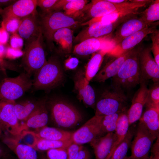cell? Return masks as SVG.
Listing matches in <instances>:
<instances>
[{
  "label": "cell",
  "mask_w": 159,
  "mask_h": 159,
  "mask_svg": "<svg viewBox=\"0 0 159 159\" xmlns=\"http://www.w3.org/2000/svg\"><path fill=\"white\" fill-rule=\"evenodd\" d=\"M46 104L51 120L60 128H73L83 120L80 111L72 105L64 100L52 98L47 100Z\"/></svg>",
  "instance_id": "1"
},
{
  "label": "cell",
  "mask_w": 159,
  "mask_h": 159,
  "mask_svg": "<svg viewBox=\"0 0 159 159\" xmlns=\"http://www.w3.org/2000/svg\"><path fill=\"white\" fill-rule=\"evenodd\" d=\"M139 49H132L118 72L112 77V86L122 90L128 89L143 81L139 64Z\"/></svg>",
  "instance_id": "2"
},
{
  "label": "cell",
  "mask_w": 159,
  "mask_h": 159,
  "mask_svg": "<svg viewBox=\"0 0 159 159\" xmlns=\"http://www.w3.org/2000/svg\"><path fill=\"white\" fill-rule=\"evenodd\" d=\"M34 74L32 86L36 90L52 89L61 83L64 77L61 64L54 57L47 61Z\"/></svg>",
  "instance_id": "3"
},
{
  "label": "cell",
  "mask_w": 159,
  "mask_h": 159,
  "mask_svg": "<svg viewBox=\"0 0 159 159\" xmlns=\"http://www.w3.org/2000/svg\"><path fill=\"white\" fill-rule=\"evenodd\" d=\"M127 100L123 90L112 86L103 92L96 104L95 115L104 116L126 110Z\"/></svg>",
  "instance_id": "4"
},
{
  "label": "cell",
  "mask_w": 159,
  "mask_h": 159,
  "mask_svg": "<svg viewBox=\"0 0 159 159\" xmlns=\"http://www.w3.org/2000/svg\"><path fill=\"white\" fill-rule=\"evenodd\" d=\"M26 72L14 77L5 78L0 84V101H15L23 96L33 85V80Z\"/></svg>",
  "instance_id": "5"
},
{
  "label": "cell",
  "mask_w": 159,
  "mask_h": 159,
  "mask_svg": "<svg viewBox=\"0 0 159 159\" xmlns=\"http://www.w3.org/2000/svg\"><path fill=\"white\" fill-rule=\"evenodd\" d=\"M43 34L41 29L36 37L29 42L22 58V65L30 76L36 73L47 60L43 45Z\"/></svg>",
  "instance_id": "6"
},
{
  "label": "cell",
  "mask_w": 159,
  "mask_h": 159,
  "mask_svg": "<svg viewBox=\"0 0 159 159\" xmlns=\"http://www.w3.org/2000/svg\"><path fill=\"white\" fill-rule=\"evenodd\" d=\"M39 23L43 34L48 40L51 41L53 34L58 30L74 28L80 22L59 11L44 13Z\"/></svg>",
  "instance_id": "7"
},
{
  "label": "cell",
  "mask_w": 159,
  "mask_h": 159,
  "mask_svg": "<svg viewBox=\"0 0 159 159\" xmlns=\"http://www.w3.org/2000/svg\"><path fill=\"white\" fill-rule=\"evenodd\" d=\"M140 6L139 3L131 0H128L123 3L116 4L110 2L107 0H93L87 5L81 17H84L83 19L89 20L125 9L139 8Z\"/></svg>",
  "instance_id": "8"
},
{
  "label": "cell",
  "mask_w": 159,
  "mask_h": 159,
  "mask_svg": "<svg viewBox=\"0 0 159 159\" xmlns=\"http://www.w3.org/2000/svg\"><path fill=\"white\" fill-rule=\"evenodd\" d=\"M135 137L132 141L131 155L128 159H149V153L154 141L157 138L151 134L145 126L139 122Z\"/></svg>",
  "instance_id": "9"
},
{
  "label": "cell",
  "mask_w": 159,
  "mask_h": 159,
  "mask_svg": "<svg viewBox=\"0 0 159 159\" xmlns=\"http://www.w3.org/2000/svg\"><path fill=\"white\" fill-rule=\"evenodd\" d=\"M159 21L153 23L137 32L126 37L108 49L107 54L114 57H119L131 50L148 35L157 29Z\"/></svg>",
  "instance_id": "10"
},
{
  "label": "cell",
  "mask_w": 159,
  "mask_h": 159,
  "mask_svg": "<svg viewBox=\"0 0 159 159\" xmlns=\"http://www.w3.org/2000/svg\"><path fill=\"white\" fill-rule=\"evenodd\" d=\"M102 116L95 115L72 132L71 138L72 143L82 145L105 135L101 125Z\"/></svg>",
  "instance_id": "11"
},
{
  "label": "cell",
  "mask_w": 159,
  "mask_h": 159,
  "mask_svg": "<svg viewBox=\"0 0 159 159\" xmlns=\"http://www.w3.org/2000/svg\"><path fill=\"white\" fill-rule=\"evenodd\" d=\"M37 0H16L10 6L0 9L2 23L16 18L20 19L31 14H37Z\"/></svg>",
  "instance_id": "12"
},
{
  "label": "cell",
  "mask_w": 159,
  "mask_h": 159,
  "mask_svg": "<svg viewBox=\"0 0 159 159\" xmlns=\"http://www.w3.org/2000/svg\"><path fill=\"white\" fill-rule=\"evenodd\" d=\"M128 17L126 16L108 24L100 22L94 23L80 32L75 37L74 42L78 44L87 39L102 38L110 35L117 27Z\"/></svg>",
  "instance_id": "13"
},
{
  "label": "cell",
  "mask_w": 159,
  "mask_h": 159,
  "mask_svg": "<svg viewBox=\"0 0 159 159\" xmlns=\"http://www.w3.org/2000/svg\"><path fill=\"white\" fill-rule=\"evenodd\" d=\"M148 26L140 17H138L134 15L131 16L117 27L113 36L111 37L109 42V46L111 48L124 38Z\"/></svg>",
  "instance_id": "14"
},
{
  "label": "cell",
  "mask_w": 159,
  "mask_h": 159,
  "mask_svg": "<svg viewBox=\"0 0 159 159\" xmlns=\"http://www.w3.org/2000/svg\"><path fill=\"white\" fill-rule=\"evenodd\" d=\"M139 61L143 81L152 80L154 83L159 82V65L152 56L150 48L139 49Z\"/></svg>",
  "instance_id": "15"
},
{
  "label": "cell",
  "mask_w": 159,
  "mask_h": 159,
  "mask_svg": "<svg viewBox=\"0 0 159 159\" xmlns=\"http://www.w3.org/2000/svg\"><path fill=\"white\" fill-rule=\"evenodd\" d=\"M15 101H0V117L2 128L12 135L17 137L21 133V124L16 114Z\"/></svg>",
  "instance_id": "16"
},
{
  "label": "cell",
  "mask_w": 159,
  "mask_h": 159,
  "mask_svg": "<svg viewBox=\"0 0 159 159\" xmlns=\"http://www.w3.org/2000/svg\"><path fill=\"white\" fill-rule=\"evenodd\" d=\"M146 82L143 81L140 84V87L135 94L131 105L127 111L130 125L139 120L142 114L149 91Z\"/></svg>",
  "instance_id": "17"
},
{
  "label": "cell",
  "mask_w": 159,
  "mask_h": 159,
  "mask_svg": "<svg viewBox=\"0 0 159 159\" xmlns=\"http://www.w3.org/2000/svg\"><path fill=\"white\" fill-rule=\"evenodd\" d=\"M46 101V99L39 100L36 109L24 122L21 124V133L29 128L35 129L37 131L46 126L48 121V112Z\"/></svg>",
  "instance_id": "18"
},
{
  "label": "cell",
  "mask_w": 159,
  "mask_h": 159,
  "mask_svg": "<svg viewBox=\"0 0 159 159\" xmlns=\"http://www.w3.org/2000/svg\"><path fill=\"white\" fill-rule=\"evenodd\" d=\"M74 87L77 97L87 106L95 107V95L94 90L87 80L85 73L79 71L76 74L74 79Z\"/></svg>",
  "instance_id": "19"
},
{
  "label": "cell",
  "mask_w": 159,
  "mask_h": 159,
  "mask_svg": "<svg viewBox=\"0 0 159 159\" xmlns=\"http://www.w3.org/2000/svg\"><path fill=\"white\" fill-rule=\"evenodd\" d=\"M132 49L120 56L115 57L108 62L93 78L94 80L99 82H104L109 78L116 74L122 64L130 54Z\"/></svg>",
  "instance_id": "20"
},
{
  "label": "cell",
  "mask_w": 159,
  "mask_h": 159,
  "mask_svg": "<svg viewBox=\"0 0 159 159\" xmlns=\"http://www.w3.org/2000/svg\"><path fill=\"white\" fill-rule=\"evenodd\" d=\"M37 14H31L21 19L17 32L23 39L31 40L38 35L41 29Z\"/></svg>",
  "instance_id": "21"
},
{
  "label": "cell",
  "mask_w": 159,
  "mask_h": 159,
  "mask_svg": "<svg viewBox=\"0 0 159 159\" xmlns=\"http://www.w3.org/2000/svg\"><path fill=\"white\" fill-rule=\"evenodd\" d=\"M110 36L85 40L75 46L73 53L80 56H86L92 54L105 46L111 38Z\"/></svg>",
  "instance_id": "22"
},
{
  "label": "cell",
  "mask_w": 159,
  "mask_h": 159,
  "mask_svg": "<svg viewBox=\"0 0 159 159\" xmlns=\"http://www.w3.org/2000/svg\"><path fill=\"white\" fill-rule=\"evenodd\" d=\"M114 132L106 134L96 138L90 143L93 149L96 159H106L114 143Z\"/></svg>",
  "instance_id": "23"
},
{
  "label": "cell",
  "mask_w": 159,
  "mask_h": 159,
  "mask_svg": "<svg viewBox=\"0 0 159 159\" xmlns=\"http://www.w3.org/2000/svg\"><path fill=\"white\" fill-rule=\"evenodd\" d=\"M2 141L19 159H38L37 150L32 147L20 143L15 139L6 136L3 138Z\"/></svg>",
  "instance_id": "24"
},
{
  "label": "cell",
  "mask_w": 159,
  "mask_h": 159,
  "mask_svg": "<svg viewBox=\"0 0 159 159\" xmlns=\"http://www.w3.org/2000/svg\"><path fill=\"white\" fill-rule=\"evenodd\" d=\"M139 119L150 132L157 137L159 136V108L146 107Z\"/></svg>",
  "instance_id": "25"
},
{
  "label": "cell",
  "mask_w": 159,
  "mask_h": 159,
  "mask_svg": "<svg viewBox=\"0 0 159 159\" xmlns=\"http://www.w3.org/2000/svg\"><path fill=\"white\" fill-rule=\"evenodd\" d=\"M108 50L105 46L92 55L85 67V78L88 82L92 79L97 74L103 61L104 57Z\"/></svg>",
  "instance_id": "26"
},
{
  "label": "cell",
  "mask_w": 159,
  "mask_h": 159,
  "mask_svg": "<svg viewBox=\"0 0 159 159\" xmlns=\"http://www.w3.org/2000/svg\"><path fill=\"white\" fill-rule=\"evenodd\" d=\"M127 110L124 111L120 116L114 132V139L110 153L106 159H109L113 152L123 141L129 129L130 126L127 115Z\"/></svg>",
  "instance_id": "27"
},
{
  "label": "cell",
  "mask_w": 159,
  "mask_h": 159,
  "mask_svg": "<svg viewBox=\"0 0 159 159\" xmlns=\"http://www.w3.org/2000/svg\"><path fill=\"white\" fill-rule=\"evenodd\" d=\"M34 132L39 138L57 141L71 140L72 133L60 128L47 126Z\"/></svg>",
  "instance_id": "28"
},
{
  "label": "cell",
  "mask_w": 159,
  "mask_h": 159,
  "mask_svg": "<svg viewBox=\"0 0 159 159\" xmlns=\"http://www.w3.org/2000/svg\"><path fill=\"white\" fill-rule=\"evenodd\" d=\"M138 8H128L115 12L106 15L92 19L85 22L82 23V26L88 25L97 22H100L104 24H108L113 23L125 17L140 14L137 11Z\"/></svg>",
  "instance_id": "29"
},
{
  "label": "cell",
  "mask_w": 159,
  "mask_h": 159,
  "mask_svg": "<svg viewBox=\"0 0 159 159\" xmlns=\"http://www.w3.org/2000/svg\"><path fill=\"white\" fill-rule=\"evenodd\" d=\"M73 40V32L70 28L60 29L53 34L52 40L59 45L64 52L68 53L71 52Z\"/></svg>",
  "instance_id": "30"
},
{
  "label": "cell",
  "mask_w": 159,
  "mask_h": 159,
  "mask_svg": "<svg viewBox=\"0 0 159 159\" xmlns=\"http://www.w3.org/2000/svg\"><path fill=\"white\" fill-rule=\"evenodd\" d=\"M37 101H26L19 103L15 102V112L19 120L24 121L35 110L39 104Z\"/></svg>",
  "instance_id": "31"
},
{
  "label": "cell",
  "mask_w": 159,
  "mask_h": 159,
  "mask_svg": "<svg viewBox=\"0 0 159 159\" xmlns=\"http://www.w3.org/2000/svg\"><path fill=\"white\" fill-rule=\"evenodd\" d=\"M135 132L133 128L129 129L123 140L115 150L109 159H126Z\"/></svg>",
  "instance_id": "32"
},
{
  "label": "cell",
  "mask_w": 159,
  "mask_h": 159,
  "mask_svg": "<svg viewBox=\"0 0 159 159\" xmlns=\"http://www.w3.org/2000/svg\"><path fill=\"white\" fill-rule=\"evenodd\" d=\"M88 2L86 0H71L63 8L64 13L74 19L81 18Z\"/></svg>",
  "instance_id": "33"
},
{
  "label": "cell",
  "mask_w": 159,
  "mask_h": 159,
  "mask_svg": "<svg viewBox=\"0 0 159 159\" xmlns=\"http://www.w3.org/2000/svg\"><path fill=\"white\" fill-rule=\"evenodd\" d=\"M148 8L141 13L140 18L148 25L159 20V0H152Z\"/></svg>",
  "instance_id": "34"
},
{
  "label": "cell",
  "mask_w": 159,
  "mask_h": 159,
  "mask_svg": "<svg viewBox=\"0 0 159 159\" xmlns=\"http://www.w3.org/2000/svg\"><path fill=\"white\" fill-rule=\"evenodd\" d=\"M72 143L71 140L57 141L39 138L34 148L36 150L42 151L58 148H67Z\"/></svg>",
  "instance_id": "35"
},
{
  "label": "cell",
  "mask_w": 159,
  "mask_h": 159,
  "mask_svg": "<svg viewBox=\"0 0 159 159\" xmlns=\"http://www.w3.org/2000/svg\"><path fill=\"white\" fill-rule=\"evenodd\" d=\"M126 110L102 116L101 125L102 130L105 134L115 132L120 116Z\"/></svg>",
  "instance_id": "36"
},
{
  "label": "cell",
  "mask_w": 159,
  "mask_h": 159,
  "mask_svg": "<svg viewBox=\"0 0 159 159\" xmlns=\"http://www.w3.org/2000/svg\"><path fill=\"white\" fill-rule=\"evenodd\" d=\"M34 132L29 130H24L17 137V141H21L22 143L34 148L39 139Z\"/></svg>",
  "instance_id": "37"
},
{
  "label": "cell",
  "mask_w": 159,
  "mask_h": 159,
  "mask_svg": "<svg viewBox=\"0 0 159 159\" xmlns=\"http://www.w3.org/2000/svg\"><path fill=\"white\" fill-rule=\"evenodd\" d=\"M154 84L149 89L146 102V107H153L159 108V82Z\"/></svg>",
  "instance_id": "38"
},
{
  "label": "cell",
  "mask_w": 159,
  "mask_h": 159,
  "mask_svg": "<svg viewBox=\"0 0 159 159\" xmlns=\"http://www.w3.org/2000/svg\"><path fill=\"white\" fill-rule=\"evenodd\" d=\"M150 34L152 41L151 51L153 54L155 61L159 65V30L157 29Z\"/></svg>",
  "instance_id": "39"
},
{
  "label": "cell",
  "mask_w": 159,
  "mask_h": 159,
  "mask_svg": "<svg viewBox=\"0 0 159 159\" xmlns=\"http://www.w3.org/2000/svg\"><path fill=\"white\" fill-rule=\"evenodd\" d=\"M47 151V159H68L67 148L52 149Z\"/></svg>",
  "instance_id": "40"
},
{
  "label": "cell",
  "mask_w": 159,
  "mask_h": 159,
  "mask_svg": "<svg viewBox=\"0 0 159 159\" xmlns=\"http://www.w3.org/2000/svg\"><path fill=\"white\" fill-rule=\"evenodd\" d=\"M20 19L14 18L10 19L5 23H1L4 26L6 30L12 34L16 33L19 27Z\"/></svg>",
  "instance_id": "41"
},
{
  "label": "cell",
  "mask_w": 159,
  "mask_h": 159,
  "mask_svg": "<svg viewBox=\"0 0 159 159\" xmlns=\"http://www.w3.org/2000/svg\"><path fill=\"white\" fill-rule=\"evenodd\" d=\"M58 0H37V6L39 7L44 13L49 12Z\"/></svg>",
  "instance_id": "42"
},
{
  "label": "cell",
  "mask_w": 159,
  "mask_h": 159,
  "mask_svg": "<svg viewBox=\"0 0 159 159\" xmlns=\"http://www.w3.org/2000/svg\"><path fill=\"white\" fill-rule=\"evenodd\" d=\"M10 47L15 49H21L23 45V39L16 33L14 34L10 38Z\"/></svg>",
  "instance_id": "43"
},
{
  "label": "cell",
  "mask_w": 159,
  "mask_h": 159,
  "mask_svg": "<svg viewBox=\"0 0 159 159\" xmlns=\"http://www.w3.org/2000/svg\"><path fill=\"white\" fill-rule=\"evenodd\" d=\"M82 146L72 143L67 148L68 159H77Z\"/></svg>",
  "instance_id": "44"
},
{
  "label": "cell",
  "mask_w": 159,
  "mask_h": 159,
  "mask_svg": "<svg viewBox=\"0 0 159 159\" xmlns=\"http://www.w3.org/2000/svg\"><path fill=\"white\" fill-rule=\"evenodd\" d=\"M6 70L17 72L19 69L18 65L14 63L0 58V71Z\"/></svg>",
  "instance_id": "45"
},
{
  "label": "cell",
  "mask_w": 159,
  "mask_h": 159,
  "mask_svg": "<svg viewBox=\"0 0 159 159\" xmlns=\"http://www.w3.org/2000/svg\"><path fill=\"white\" fill-rule=\"evenodd\" d=\"M79 62V60L77 58L70 57L66 60L64 65L67 69L73 70L77 67Z\"/></svg>",
  "instance_id": "46"
},
{
  "label": "cell",
  "mask_w": 159,
  "mask_h": 159,
  "mask_svg": "<svg viewBox=\"0 0 159 159\" xmlns=\"http://www.w3.org/2000/svg\"><path fill=\"white\" fill-rule=\"evenodd\" d=\"M23 54L21 49H14L11 47L6 48L5 57L13 59L18 57Z\"/></svg>",
  "instance_id": "47"
},
{
  "label": "cell",
  "mask_w": 159,
  "mask_h": 159,
  "mask_svg": "<svg viewBox=\"0 0 159 159\" xmlns=\"http://www.w3.org/2000/svg\"><path fill=\"white\" fill-rule=\"evenodd\" d=\"M151 150V154L149 159H159V136L153 145Z\"/></svg>",
  "instance_id": "48"
},
{
  "label": "cell",
  "mask_w": 159,
  "mask_h": 159,
  "mask_svg": "<svg viewBox=\"0 0 159 159\" xmlns=\"http://www.w3.org/2000/svg\"><path fill=\"white\" fill-rule=\"evenodd\" d=\"M1 25V27L0 28V43L5 45L8 41L9 34L4 25L2 24Z\"/></svg>",
  "instance_id": "49"
},
{
  "label": "cell",
  "mask_w": 159,
  "mask_h": 159,
  "mask_svg": "<svg viewBox=\"0 0 159 159\" xmlns=\"http://www.w3.org/2000/svg\"><path fill=\"white\" fill-rule=\"evenodd\" d=\"M91 154L89 150L82 146L77 159H91Z\"/></svg>",
  "instance_id": "50"
},
{
  "label": "cell",
  "mask_w": 159,
  "mask_h": 159,
  "mask_svg": "<svg viewBox=\"0 0 159 159\" xmlns=\"http://www.w3.org/2000/svg\"><path fill=\"white\" fill-rule=\"evenodd\" d=\"M71 0H58L50 11H59L63 9L64 6Z\"/></svg>",
  "instance_id": "51"
},
{
  "label": "cell",
  "mask_w": 159,
  "mask_h": 159,
  "mask_svg": "<svg viewBox=\"0 0 159 159\" xmlns=\"http://www.w3.org/2000/svg\"><path fill=\"white\" fill-rule=\"evenodd\" d=\"M11 156L7 151L0 146V159H12Z\"/></svg>",
  "instance_id": "52"
},
{
  "label": "cell",
  "mask_w": 159,
  "mask_h": 159,
  "mask_svg": "<svg viewBox=\"0 0 159 159\" xmlns=\"http://www.w3.org/2000/svg\"><path fill=\"white\" fill-rule=\"evenodd\" d=\"M16 0H0V8L4 7H6L13 3Z\"/></svg>",
  "instance_id": "53"
},
{
  "label": "cell",
  "mask_w": 159,
  "mask_h": 159,
  "mask_svg": "<svg viewBox=\"0 0 159 159\" xmlns=\"http://www.w3.org/2000/svg\"><path fill=\"white\" fill-rule=\"evenodd\" d=\"M6 48L4 45L0 43V58L3 59L5 57Z\"/></svg>",
  "instance_id": "54"
},
{
  "label": "cell",
  "mask_w": 159,
  "mask_h": 159,
  "mask_svg": "<svg viewBox=\"0 0 159 159\" xmlns=\"http://www.w3.org/2000/svg\"><path fill=\"white\" fill-rule=\"evenodd\" d=\"M7 77L6 71H0V84L5 78Z\"/></svg>",
  "instance_id": "55"
},
{
  "label": "cell",
  "mask_w": 159,
  "mask_h": 159,
  "mask_svg": "<svg viewBox=\"0 0 159 159\" xmlns=\"http://www.w3.org/2000/svg\"><path fill=\"white\" fill-rule=\"evenodd\" d=\"M107 1L116 4H120L124 3L128 1L127 0H107Z\"/></svg>",
  "instance_id": "56"
},
{
  "label": "cell",
  "mask_w": 159,
  "mask_h": 159,
  "mask_svg": "<svg viewBox=\"0 0 159 159\" xmlns=\"http://www.w3.org/2000/svg\"><path fill=\"white\" fill-rule=\"evenodd\" d=\"M39 159H47L46 155L43 153H41L39 155Z\"/></svg>",
  "instance_id": "57"
},
{
  "label": "cell",
  "mask_w": 159,
  "mask_h": 159,
  "mask_svg": "<svg viewBox=\"0 0 159 159\" xmlns=\"http://www.w3.org/2000/svg\"><path fill=\"white\" fill-rule=\"evenodd\" d=\"M0 128L1 129L2 128V126L1 121V117H0Z\"/></svg>",
  "instance_id": "58"
},
{
  "label": "cell",
  "mask_w": 159,
  "mask_h": 159,
  "mask_svg": "<svg viewBox=\"0 0 159 159\" xmlns=\"http://www.w3.org/2000/svg\"><path fill=\"white\" fill-rule=\"evenodd\" d=\"M1 133V129L0 128V135Z\"/></svg>",
  "instance_id": "59"
},
{
  "label": "cell",
  "mask_w": 159,
  "mask_h": 159,
  "mask_svg": "<svg viewBox=\"0 0 159 159\" xmlns=\"http://www.w3.org/2000/svg\"><path fill=\"white\" fill-rule=\"evenodd\" d=\"M126 159H127V158H126Z\"/></svg>",
  "instance_id": "60"
}]
</instances>
